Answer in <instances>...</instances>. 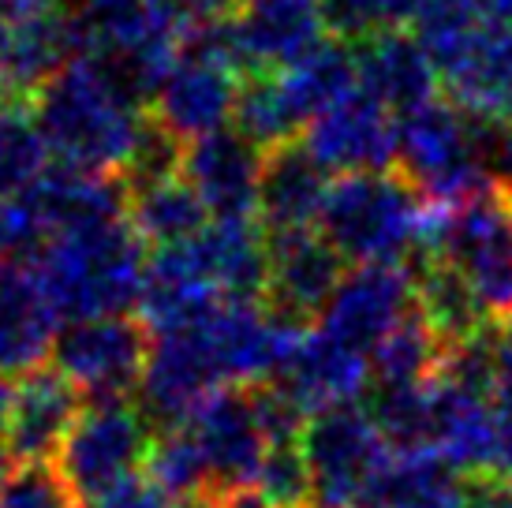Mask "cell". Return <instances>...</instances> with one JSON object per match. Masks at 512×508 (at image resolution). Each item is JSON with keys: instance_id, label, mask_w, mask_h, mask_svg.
Returning a JSON list of instances; mask_svg holds the SVG:
<instances>
[{"instance_id": "cell-8", "label": "cell", "mask_w": 512, "mask_h": 508, "mask_svg": "<svg viewBox=\"0 0 512 508\" xmlns=\"http://www.w3.org/2000/svg\"><path fill=\"white\" fill-rule=\"evenodd\" d=\"M299 445L311 467L314 505L322 508H359L374 479L393 460V445L370 411L356 404L311 415Z\"/></svg>"}, {"instance_id": "cell-9", "label": "cell", "mask_w": 512, "mask_h": 508, "mask_svg": "<svg viewBox=\"0 0 512 508\" xmlns=\"http://www.w3.org/2000/svg\"><path fill=\"white\" fill-rule=\"evenodd\" d=\"M150 344V329L128 314L72 322L60 333L53 363L79 393L90 396V404L128 400L143 385Z\"/></svg>"}, {"instance_id": "cell-28", "label": "cell", "mask_w": 512, "mask_h": 508, "mask_svg": "<svg viewBox=\"0 0 512 508\" xmlns=\"http://www.w3.org/2000/svg\"><path fill=\"white\" fill-rule=\"evenodd\" d=\"M131 202H128V221L135 228V236L154 247V251H165V247H180V243L195 240L202 228L210 225L206 217L210 210L202 206V198L195 195V187L180 176H169V180H154V184L143 187H128Z\"/></svg>"}, {"instance_id": "cell-33", "label": "cell", "mask_w": 512, "mask_h": 508, "mask_svg": "<svg viewBox=\"0 0 512 508\" xmlns=\"http://www.w3.org/2000/svg\"><path fill=\"white\" fill-rule=\"evenodd\" d=\"M146 475L165 490V494L180 505V501H210V479H206V464L199 456V445L191 438L184 423L157 430L150 460H146Z\"/></svg>"}, {"instance_id": "cell-14", "label": "cell", "mask_w": 512, "mask_h": 508, "mask_svg": "<svg viewBox=\"0 0 512 508\" xmlns=\"http://www.w3.org/2000/svg\"><path fill=\"white\" fill-rule=\"evenodd\" d=\"M412 307L415 277L408 266H356L344 273L341 288L318 318V329L370 359L378 340Z\"/></svg>"}, {"instance_id": "cell-15", "label": "cell", "mask_w": 512, "mask_h": 508, "mask_svg": "<svg viewBox=\"0 0 512 508\" xmlns=\"http://www.w3.org/2000/svg\"><path fill=\"white\" fill-rule=\"evenodd\" d=\"M303 142L329 172L341 176L397 169V116L385 113L363 90H352L314 116Z\"/></svg>"}, {"instance_id": "cell-36", "label": "cell", "mask_w": 512, "mask_h": 508, "mask_svg": "<svg viewBox=\"0 0 512 508\" xmlns=\"http://www.w3.org/2000/svg\"><path fill=\"white\" fill-rule=\"evenodd\" d=\"M0 508H83L57 464H15L0 486Z\"/></svg>"}, {"instance_id": "cell-18", "label": "cell", "mask_w": 512, "mask_h": 508, "mask_svg": "<svg viewBox=\"0 0 512 508\" xmlns=\"http://www.w3.org/2000/svg\"><path fill=\"white\" fill-rule=\"evenodd\" d=\"M430 452L460 475H501L494 396L438 374L430 385Z\"/></svg>"}, {"instance_id": "cell-16", "label": "cell", "mask_w": 512, "mask_h": 508, "mask_svg": "<svg viewBox=\"0 0 512 508\" xmlns=\"http://www.w3.org/2000/svg\"><path fill=\"white\" fill-rule=\"evenodd\" d=\"M449 101L479 124H512V27H475L434 57Z\"/></svg>"}, {"instance_id": "cell-20", "label": "cell", "mask_w": 512, "mask_h": 508, "mask_svg": "<svg viewBox=\"0 0 512 508\" xmlns=\"http://www.w3.org/2000/svg\"><path fill=\"white\" fill-rule=\"evenodd\" d=\"M236 60L243 71H285L322 45V12L318 0H243L228 19Z\"/></svg>"}, {"instance_id": "cell-10", "label": "cell", "mask_w": 512, "mask_h": 508, "mask_svg": "<svg viewBox=\"0 0 512 508\" xmlns=\"http://www.w3.org/2000/svg\"><path fill=\"white\" fill-rule=\"evenodd\" d=\"M184 426L191 430L202 464H206L210 501L240 494V490H255L258 471L266 464L273 441L258 419L251 385L214 393Z\"/></svg>"}, {"instance_id": "cell-19", "label": "cell", "mask_w": 512, "mask_h": 508, "mask_svg": "<svg viewBox=\"0 0 512 508\" xmlns=\"http://www.w3.org/2000/svg\"><path fill=\"white\" fill-rule=\"evenodd\" d=\"M367 381V355L344 348L341 340L326 337L322 329H303L270 385H277L311 419V415L352 404L367 389Z\"/></svg>"}, {"instance_id": "cell-24", "label": "cell", "mask_w": 512, "mask_h": 508, "mask_svg": "<svg viewBox=\"0 0 512 508\" xmlns=\"http://www.w3.org/2000/svg\"><path fill=\"white\" fill-rule=\"evenodd\" d=\"M359 90L382 105L385 113L400 116L438 101V68L427 45L404 30H385L367 45H359Z\"/></svg>"}, {"instance_id": "cell-23", "label": "cell", "mask_w": 512, "mask_h": 508, "mask_svg": "<svg viewBox=\"0 0 512 508\" xmlns=\"http://www.w3.org/2000/svg\"><path fill=\"white\" fill-rule=\"evenodd\" d=\"M329 169L311 154L307 142H285L266 150L258 187V225L266 236L318 228L329 198Z\"/></svg>"}, {"instance_id": "cell-40", "label": "cell", "mask_w": 512, "mask_h": 508, "mask_svg": "<svg viewBox=\"0 0 512 508\" xmlns=\"http://www.w3.org/2000/svg\"><path fill=\"white\" fill-rule=\"evenodd\" d=\"M486 169L490 187L512 198V124H486Z\"/></svg>"}, {"instance_id": "cell-30", "label": "cell", "mask_w": 512, "mask_h": 508, "mask_svg": "<svg viewBox=\"0 0 512 508\" xmlns=\"http://www.w3.org/2000/svg\"><path fill=\"white\" fill-rule=\"evenodd\" d=\"M277 75H281V86H285L288 101H292L303 127L311 124L318 113H326L329 105H337L352 90H359L356 53H348V45L333 42V38L314 45L307 57L296 60L292 68L277 71Z\"/></svg>"}, {"instance_id": "cell-48", "label": "cell", "mask_w": 512, "mask_h": 508, "mask_svg": "<svg viewBox=\"0 0 512 508\" xmlns=\"http://www.w3.org/2000/svg\"><path fill=\"white\" fill-rule=\"evenodd\" d=\"M4 8H23V4H30V0H0Z\"/></svg>"}, {"instance_id": "cell-50", "label": "cell", "mask_w": 512, "mask_h": 508, "mask_svg": "<svg viewBox=\"0 0 512 508\" xmlns=\"http://www.w3.org/2000/svg\"><path fill=\"white\" fill-rule=\"evenodd\" d=\"M303 508H322V505H303Z\"/></svg>"}, {"instance_id": "cell-35", "label": "cell", "mask_w": 512, "mask_h": 508, "mask_svg": "<svg viewBox=\"0 0 512 508\" xmlns=\"http://www.w3.org/2000/svg\"><path fill=\"white\" fill-rule=\"evenodd\" d=\"M45 240H49V228H45L34 198H0V273L30 266Z\"/></svg>"}, {"instance_id": "cell-12", "label": "cell", "mask_w": 512, "mask_h": 508, "mask_svg": "<svg viewBox=\"0 0 512 508\" xmlns=\"http://www.w3.org/2000/svg\"><path fill=\"white\" fill-rule=\"evenodd\" d=\"M8 15L12 19L0 57V101L34 105L45 86L79 57L72 12L60 0H30L23 8H8Z\"/></svg>"}, {"instance_id": "cell-21", "label": "cell", "mask_w": 512, "mask_h": 508, "mask_svg": "<svg viewBox=\"0 0 512 508\" xmlns=\"http://www.w3.org/2000/svg\"><path fill=\"white\" fill-rule=\"evenodd\" d=\"M79 389L57 367L19 378L12 411L4 419V441L15 464H53L64 438L79 419Z\"/></svg>"}, {"instance_id": "cell-13", "label": "cell", "mask_w": 512, "mask_h": 508, "mask_svg": "<svg viewBox=\"0 0 512 508\" xmlns=\"http://www.w3.org/2000/svg\"><path fill=\"white\" fill-rule=\"evenodd\" d=\"M341 281L344 258L318 228L270 236V273H266L262 307L277 322L299 329L318 322Z\"/></svg>"}, {"instance_id": "cell-5", "label": "cell", "mask_w": 512, "mask_h": 508, "mask_svg": "<svg viewBox=\"0 0 512 508\" xmlns=\"http://www.w3.org/2000/svg\"><path fill=\"white\" fill-rule=\"evenodd\" d=\"M397 172L434 210H453L494 191L486 169V124L441 98L400 116Z\"/></svg>"}, {"instance_id": "cell-34", "label": "cell", "mask_w": 512, "mask_h": 508, "mask_svg": "<svg viewBox=\"0 0 512 508\" xmlns=\"http://www.w3.org/2000/svg\"><path fill=\"white\" fill-rule=\"evenodd\" d=\"M258 494L266 497L273 508H303L314 505V482L311 467L303 456V445L296 441H277L266 452V464L258 471Z\"/></svg>"}, {"instance_id": "cell-47", "label": "cell", "mask_w": 512, "mask_h": 508, "mask_svg": "<svg viewBox=\"0 0 512 508\" xmlns=\"http://www.w3.org/2000/svg\"><path fill=\"white\" fill-rule=\"evenodd\" d=\"M176 508H217L214 501H180Z\"/></svg>"}, {"instance_id": "cell-45", "label": "cell", "mask_w": 512, "mask_h": 508, "mask_svg": "<svg viewBox=\"0 0 512 508\" xmlns=\"http://www.w3.org/2000/svg\"><path fill=\"white\" fill-rule=\"evenodd\" d=\"M12 467H15V460H12V452H8V441H4V430H0V486L8 482V475H12Z\"/></svg>"}, {"instance_id": "cell-17", "label": "cell", "mask_w": 512, "mask_h": 508, "mask_svg": "<svg viewBox=\"0 0 512 508\" xmlns=\"http://www.w3.org/2000/svg\"><path fill=\"white\" fill-rule=\"evenodd\" d=\"M258 150L240 131H217L184 146V180L195 187L214 221H258V187H262Z\"/></svg>"}, {"instance_id": "cell-46", "label": "cell", "mask_w": 512, "mask_h": 508, "mask_svg": "<svg viewBox=\"0 0 512 508\" xmlns=\"http://www.w3.org/2000/svg\"><path fill=\"white\" fill-rule=\"evenodd\" d=\"M8 19H12V15L0 4V57H4V42H8Z\"/></svg>"}, {"instance_id": "cell-22", "label": "cell", "mask_w": 512, "mask_h": 508, "mask_svg": "<svg viewBox=\"0 0 512 508\" xmlns=\"http://www.w3.org/2000/svg\"><path fill=\"white\" fill-rule=\"evenodd\" d=\"M60 314L30 266L0 273V374L27 378L45 370L60 340Z\"/></svg>"}, {"instance_id": "cell-44", "label": "cell", "mask_w": 512, "mask_h": 508, "mask_svg": "<svg viewBox=\"0 0 512 508\" xmlns=\"http://www.w3.org/2000/svg\"><path fill=\"white\" fill-rule=\"evenodd\" d=\"M12 396H15V385L4 374H0V430H4V419H8V411H12Z\"/></svg>"}, {"instance_id": "cell-26", "label": "cell", "mask_w": 512, "mask_h": 508, "mask_svg": "<svg viewBox=\"0 0 512 508\" xmlns=\"http://www.w3.org/2000/svg\"><path fill=\"white\" fill-rule=\"evenodd\" d=\"M412 277H415V307L427 318V325L438 333L445 352L460 348L464 340L483 333L490 325V314L483 303L475 299L471 284L460 277L453 262H445L434 251H419L412 258Z\"/></svg>"}, {"instance_id": "cell-1", "label": "cell", "mask_w": 512, "mask_h": 508, "mask_svg": "<svg viewBox=\"0 0 512 508\" xmlns=\"http://www.w3.org/2000/svg\"><path fill=\"white\" fill-rule=\"evenodd\" d=\"M34 116L60 165L105 176L128 172L146 127L143 101L94 57H75L60 71L38 94Z\"/></svg>"}, {"instance_id": "cell-49", "label": "cell", "mask_w": 512, "mask_h": 508, "mask_svg": "<svg viewBox=\"0 0 512 508\" xmlns=\"http://www.w3.org/2000/svg\"><path fill=\"white\" fill-rule=\"evenodd\" d=\"M505 508H512V482H509V494H505Z\"/></svg>"}, {"instance_id": "cell-3", "label": "cell", "mask_w": 512, "mask_h": 508, "mask_svg": "<svg viewBox=\"0 0 512 508\" xmlns=\"http://www.w3.org/2000/svg\"><path fill=\"white\" fill-rule=\"evenodd\" d=\"M430 206L397 169L337 176L329 187L318 232L344 262L408 266L427 247Z\"/></svg>"}, {"instance_id": "cell-11", "label": "cell", "mask_w": 512, "mask_h": 508, "mask_svg": "<svg viewBox=\"0 0 512 508\" xmlns=\"http://www.w3.org/2000/svg\"><path fill=\"white\" fill-rule=\"evenodd\" d=\"M240 86V71L187 34L184 53L161 79L150 101V116L172 139L187 146V142L225 131L228 120L236 116Z\"/></svg>"}, {"instance_id": "cell-31", "label": "cell", "mask_w": 512, "mask_h": 508, "mask_svg": "<svg viewBox=\"0 0 512 508\" xmlns=\"http://www.w3.org/2000/svg\"><path fill=\"white\" fill-rule=\"evenodd\" d=\"M49 142L30 105L0 101V198H23L49 176Z\"/></svg>"}, {"instance_id": "cell-7", "label": "cell", "mask_w": 512, "mask_h": 508, "mask_svg": "<svg viewBox=\"0 0 512 508\" xmlns=\"http://www.w3.org/2000/svg\"><path fill=\"white\" fill-rule=\"evenodd\" d=\"M154 438L157 426L131 400H101L79 411L57 452V467L79 505L90 508L120 482L143 475Z\"/></svg>"}, {"instance_id": "cell-6", "label": "cell", "mask_w": 512, "mask_h": 508, "mask_svg": "<svg viewBox=\"0 0 512 508\" xmlns=\"http://www.w3.org/2000/svg\"><path fill=\"white\" fill-rule=\"evenodd\" d=\"M434 210V206H430ZM423 251L460 269L490 322L512 318V198L486 191L464 206L430 213Z\"/></svg>"}, {"instance_id": "cell-39", "label": "cell", "mask_w": 512, "mask_h": 508, "mask_svg": "<svg viewBox=\"0 0 512 508\" xmlns=\"http://www.w3.org/2000/svg\"><path fill=\"white\" fill-rule=\"evenodd\" d=\"M90 508H172V497L143 471L135 479L120 482L116 490H109V494L101 497V501H94Z\"/></svg>"}, {"instance_id": "cell-2", "label": "cell", "mask_w": 512, "mask_h": 508, "mask_svg": "<svg viewBox=\"0 0 512 508\" xmlns=\"http://www.w3.org/2000/svg\"><path fill=\"white\" fill-rule=\"evenodd\" d=\"M146 266V243L135 236L131 221L53 232L30 262L60 322L68 325L116 318L139 307Z\"/></svg>"}, {"instance_id": "cell-43", "label": "cell", "mask_w": 512, "mask_h": 508, "mask_svg": "<svg viewBox=\"0 0 512 508\" xmlns=\"http://www.w3.org/2000/svg\"><path fill=\"white\" fill-rule=\"evenodd\" d=\"M217 508H273L266 497L258 494V490H240V494H228V497H217L214 501Z\"/></svg>"}, {"instance_id": "cell-41", "label": "cell", "mask_w": 512, "mask_h": 508, "mask_svg": "<svg viewBox=\"0 0 512 508\" xmlns=\"http://www.w3.org/2000/svg\"><path fill=\"white\" fill-rule=\"evenodd\" d=\"M438 4H449L479 27H512V0H438Z\"/></svg>"}, {"instance_id": "cell-25", "label": "cell", "mask_w": 512, "mask_h": 508, "mask_svg": "<svg viewBox=\"0 0 512 508\" xmlns=\"http://www.w3.org/2000/svg\"><path fill=\"white\" fill-rule=\"evenodd\" d=\"M34 206L42 213L49 236L53 232H75V228H98L128 221V180L105 176V172L83 169H49L42 184L30 191Z\"/></svg>"}, {"instance_id": "cell-37", "label": "cell", "mask_w": 512, "mask_h": 508, "mask_svg": "<svg viewBox=\"0 0 512 508\" xmlns=\"http://www.w3.org/2000/svg\"><path fill=\"white\" fill-rule=\"evenodd\" d=\"M318 12L333 42L341 45H367L370 38L393 30L385 0H318Z\"/></svg>"}, {"instance_id": "cell-38", "label": "cell", "mask_w": 512, "mask_h": 508, "mask_svg": "<svg viewBox=\"0 0 512 508\" xmlns=\"http://www.w3.org/2000/svg\"><path fill=\"white\" fill-rule=\"evenodd\" d=\"M494 411L501 434V475L512 479V318L494 329Z\"/></svg>"}, {"instance_id": "cell-4", "label": "cell", "mask_w": 512, "mask_h": 508, "mask_svg": "<svg viewBox=\"0 0 512 508\" xmlns=\"http://www.w3.org/2000/svg\"><path fill=\"white\" fill-rule=\"evenodd\" d=\"M72 23L79 57L101 60L143 105L154 101L191 34L172 0H79Z\"/></svg>"}, {"instance_id": "cell-32", "label": "cell", "mask_w": 512, "mask_h": 508, "mask_svg": "<svg viewBox=\"0 0 512 508\" xmlns=\"http://www.w3.org/2000/svg\"><path fill=\"white\" fill-rule=\"evenodd\" d=\"M236 131L243 139H251L258 150H273L296 142L299 135V116L288 101L281 75L277 71H258L247 75V83L240 86V101H236Z\"/></svg>"}, {"instance_id": "cell-27", "label": "cell", "mask_w": 512, "mask_h": 508, "mask_svg": "<svg viewBox=\"0 0 512 508\" xmlns=\"http://www.w3.org/2000/svg\"><path fill=\"white\" fill-rule=\"evenodd\" d=\"M464 479L438 452H393L359 508H464Z\"/></svg>"}, {"instance_id": "cell-42", "label": "cell", "mask_w": 512, "mask_h": 508, "mask_svg": "<svg viewBox=\"0 0 512 508\" xmlns=\"http://www.w3.org/2000/svg\"><path fill=\"white\" fill-rule=\"evenodd\" d=\"M172 4L187 15V23H191V27H202V23H221V19L240 12V0H172Z\"/></svg>"}, {"instance_id": "cell-29", "label": "cell", "mask_w": 512, "mask_h": 508, "mask_svg": "<svg viewBox=\"0 0 512 508\" xmlns=\"http://www.w3.org/2000/svg\"><path fill=\"white\" fill-rule=\"evenodd\" d=\"M445 344L427 325L419 307L404 314L370 352V381L374 389H397V385H427L445 367Z\"/></svg>"}]
</instances>
